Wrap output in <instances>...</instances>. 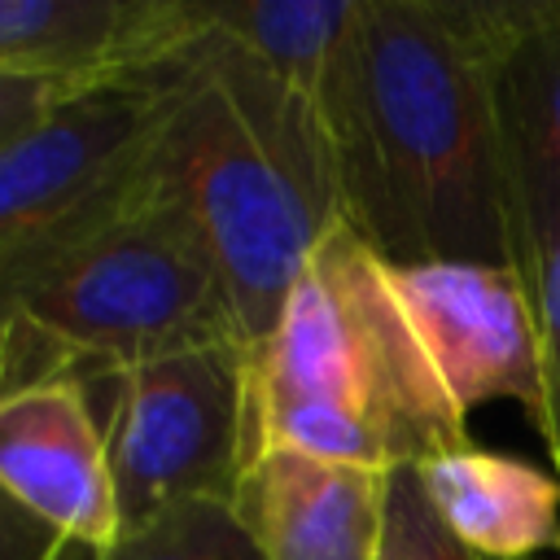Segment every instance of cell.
I'll list each match as a JSON object with an SVG mask.
<instances>
[{
  "instance_id": "cell-1",
  "label": "cell",
  "mask_w": 560,
  "mask_h": 560,
  "mask_svg": "<svg viewBox=\"0 0 560 560\" xmlns=\"http://www.w3.org/2000/svg\"><path fill=\"white\" fill-rule=\"evenodd\" d=\"M534 0H363L319 101L346 223L385 262H508L494 61Z\"/></svg>"
},
{
  "instance_id": "cell-9",
  "label": "cell",
  "mask_w": 560,
  "mask_h": 560,
  "mask_svg": "<svg viewBox=\"0 0 560 560\" xmlns=\"http://www.w3.org/2000/svg\"><path fill=\"white\" fill-rule=\"evenodd\" d=\"M508 245L525 284L560 245V0L494 61L490 74Z\"/></svg>"
},
{
  "instance_id": "cell-15",
  "label": "cell",
  "mask_w": 560,
  "mask_h": 560,
  "mask_svg": "<svg viewBox=\"0 0 560 560\" xmlns=\"http://www.w3.org/2000/svg\"><path fill=\"white\" fill-rule=\"evenodd\" d=\"M381 560H481L468 551L433 512L416 464L394 468L385 477V534H381Z\"/></svg>"
},
{
  "instance_id": "cell-18",
  "label": "cell",
  "mask_w": 560,
  "mask_h": 560,
  "mask_svg": "<svg viewBox=\"0 0 560 560\" xmlns=\"http://www.w3.org/2000/svg\"><path fill=\"white\" fill-rule=\"evenodd\" d=\"M61 534L26 512L13 494L0 490V560H52L61 551Z\"/></svg>"
},
{
  "instance_id": "cell-19",
  "label": "cell",
  "mask_w": 560,
  "mask_h": 560,
  "mask_svg": "<svg viewBox=\"0 0 560 560\" xmlns=\"http://www.w3.org/2000/svg\"><path fill=\"white\" fill-rule=\"evenodd\" d=\"M52 560H96V547H83V542H70V538H66Z\"/></svg>"
},
{
  "instance_id": "cell-17",
  "label": "cell",
  "mask_w": 560,
  "mask_h": 560,
  "mask_svg": "<svg viewBox=\"0 0 560 560\" xmlns=\"http://www.w3.org/2000/svg\"><path fill=\"white\" fill-rule=\"evenodd\" d=\"M538 341H542V385H547V455L560 468V245L547 254L538 280L529 284Z\"/></svg>"
},
{
  "instance_id": "cell-3",
  "label": "cell",
  "mask_w": 560,
  "mask_h": 560,
  "mask_svg": "<svg viewBox=\"0 0 560 560\" xmlns=\"http://www.w3.org/2000/svg\"><path fill=\"white\" fill-rule=\"evenodd\" d=\"M389 262L341 219L306 258L276 328L245 350V464L306 451L376 472L468 442Z\"/></svg>"
},
{
  "instance_id": "cell-10",
  "label": "cell",
  "mask_w": 560,
  "mask_h": 560,
  "mask_svg": "<svg viewBox=\"0 0 560 560\" xmlns=\"http://www.w3.org/2000/svg\"><path fill=\"white\" fill-rule=\"evenodd\" d=\"M385 477L276 446L245 464L232 508L262 560H381Z\"/></svg>"
},
{
  "instance_id": "cell-13",
  "label": "cell",
  "mask_w": 560,
  "mask_h": 560,
  "mask_svg": "<svg viewBox=\"0 0 560 560\" xmlns=\"http://www.w3.org/2000/svg\"><path fill=\"white\" fill-rule=\"evenodd\" d=\"M131 0H0V70L105 74L122 57Z\"/></svg>"
},
{
  "instance_id": "cell-8",
  "label": "cell",
  "mask_w": 560,
  "mask_h": 560,
  "mask_svg": "<svg viewBox=\"0 0 560 560\" xmlns=\"http://www.w3.org/2000/svg\"><path fill=\"white\" fill-rule=\"evenodd\" d=\"M88 372L0 389V490L83 547L118 538L105 424Z\"/></svg>"
},
{
  "instance_id": "cell-6",
  "label": "cell",
  "mask_w": 560,
  "mask_h": 560,
  "mask_svg": "<svg viewBox=\"0 0 560 560\" xmlns=\"http://www.w3.org/2000/svg\"><path fill=\"white\" fill-rule=\"evenodd\" d=\"M179 79V48L144 70H105L39 127L0 144V271L131 179Z\"/></svg>"
},
{
  "instance_id": "cell-4",
  "label": "cell",
  "mask_w": 560,
  "mask_h": 560,
  "mask_svg": "<svg viewBox=\"0 0 560 560\" xmlns=\"http://www.w3.org/2000/svg\"><path fill=\"white\" fill-rule=\"evenodd\" d=\"M0 315L88 376L241 337L206 245L144 184L140 166L105 201L0 271Z\"/></svg>"
},
{
  "instance_id": "cell-2",
  "label": "cell",
  "mask_w": 560,
  "mask_h": 560,
  "mask_svg": "<svg viewBox=\"0 0 560 560\" xmlns=\"http://www.w3.org/2000/svg\"><path fill=\"white\" fill-rule=\"evenodd\" d=\"M179 79L140 162L206 245L241 337L262 341L315 245L346 219L319 109L171 0Z\"/></svg>"
},
{
  "instance_id": "cell-16",
  "label": "cell",
  "mask_w": 560,
  "mask_h": 560,
  "mask_svg": "<svg viewBox=\"0 0 560 560\" xmlns=\"http://www.w3.org/2000/svg\"><path fill=\"white\" fill-rule=\"evenodd\" d=\"M92 79L96 74H66V70H0V144L39 127Z\"/></svg>"
},
{
  "instance_id": "cell-5",
  "label": "cell",
  "mask_w": 560,
  "mask_h": 560,
  "mask_svg": "<svg viewBox=\"0 0 560 560\" xmlns=\"http://www.w3.org/2000/svg\"><path fill=\"white\" fill-rule=\"evenodd\" d=\"M245 350L219 337L101 376L118 534L184 499H232L245 472Z\"/></svg>"
},
{
  "instance_id": "cell-12",
  "label": "cell",
  "mask_w": 560,
  "mask_h": 560,
  "mask_svg": "<svg viewBox=\"0 0 560 560\" xmlns=\"http://www.w3.org/2000/svg\"><path fill=\"white\" fill-rule=\"evenodd\" d=\"M363 0H184L188 18L298 88L315 109L346 57Z\"/></svg>"
},
{
  "instance_id": "cell-14",
  "label": "cell",
  "mask_w": 560,
  "mask_h": 560,
  "mask_svg": "<svg viewBox=\"0 0 560 560\" xmlns=\"http://www.w3.org/2000/svg\"><path fill=\"white\" fill-rule=\"evenodd\" d=\"M96 560H262L232 499H184L122 529Z\"/></svg>"
},
{
  "instance_id": "cell-11",
  "label": "cell",
  "mask_w": 560,
  "mask_h": 560,
  "mask_svg": "<svg viewBox=\"0 0 560 560\" xmlns=\"http://www.w3.org/2000/svg\"><path fill=\"white\" fill-rule=\"evenodd\" d=\"M416 477L442 525L481 560L560 551V477L472 442L416 464Z\"/></svg>"
},
{
  "instance_id": "cell-20",
  "label": "cell",
  "mask_w": 560,
  "mask_h": 560,
  "mask_svg": "<svg viewBox=\"0 0 560 560\" xmlns=\"http://www.w3.org/2000/svg\"><path fill=\"white\" fill-rule=\"evenodd\" d=\"M0 346H4V315H0Z\"/></svg>"
},
{
  "instance_id": "cell-7",
  "label": "cell",
  "mask_w": 560,
  "mask_h": 560,
  "mask_svg": "<svg viewBox=\"0 0 560 560\" xmlns=\"http://www.w3.org/2000/svg\"><path fill=\"white\" fill-rule=\"evenodd\" d=\"M398 302L468 416L486 402H516L547 433L542 341L529 284L508 262H389Z\"/></svg>"
}]
</instances>
